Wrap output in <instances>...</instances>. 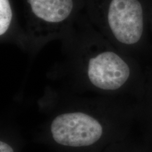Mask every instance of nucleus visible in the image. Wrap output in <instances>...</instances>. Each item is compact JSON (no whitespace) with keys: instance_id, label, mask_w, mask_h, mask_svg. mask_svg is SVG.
Returning <instances> with one entry per match:
<instances>
[{"instance_id":"1","label":"nucleus","mask_w":152,"mask_h":152,"mask_svg":"<svg viewBox=\"0 0 152 152\" xmlns=\"http://www.w3.org/2000/svg\"><path fill=\"white\" fill-rule=\"evenodd\" d=\"M72 106L58 112L46 127L48 141L68 152H102L112 140L111 110L107 106Z\"/></svg>"},{"instance_id":"2","label":"nucleus","mask_w":152,"mask_h":152,"mask_svg":"<svg viewBox=\"0 0 152 152\" xmlns=\"http://www.w3.org/2000/svg\"><path fill=\"white\" fill-rule=\"evenodd\" d=\"M86 75L89 83L96 90L115 92L128 82L130 68L116 53L104 51L89 58Z\"/></svg>"},{"instance_id":"3","label":"nucleus","mask_w":152,"mask_h":152,"mask_svg":"<svg viewBox=\"0 0 152 152\" xmlns=\"http://www.w3.org/2000/svg\"><path fill=\"white\" fill-rule=\"evenodd\" d=\"M106 18L110 30L119 42L133 45L142 37L144 14L139 0H111Z\"/></svg>"},{"instance_id":"4","label":"nucleus","mask_w":152,"mask_h":152,"mask_svg":"<svg viewBox=\"0 0 152 152\" xmlns=\"http://www.w3.org/2000/svg\"><path fill=\"white\" fill-rule=\"evenodd\" d=\"M32 14L36 18L47 23L65 21L74 8L73 0H27Z\"/></svg>"},{"instance_id":"5","label":"nucleus","mask_w":152,"mask_h":152,"mask_svg":"<svg viewBox=\"0 0 152 152\" xmlns=\"http://www.w3.org/2000/svg\"><path fill=\"white\" fill-rule=\"evenodd\" d=\"M13 11L9 0H0V35L8 31L12 22Z\"/></svg>"},{"instance_id":"6","label":"nucleus","mask_w":152,"mask_h":152,"mask_svg":"<svg viewBox=\"0 0 152 152\" xmlns=\"http://www.w3.org/2000/svg\"><path fill=\"white\" fill-rule=\"evenodd\" d=\"M0 152H16L14 146L9 140L1 138L0 141Z\"/></svg>"},{"instance_id":"7","label":"nucleus","mask_w":152,"mask_h":152,"mask_svg":"<svg viewBox=\"0 0 152 152\" xmlns=\"http://www.w3.org/2000/svg\"><path fill=\"white\" fill-rule=\"evenodd\" d=\"M102 152H115V150H114L113 146H112V144L111 145H109V147H107L106 149H104Z\"/></svg>"}]
</instances>
